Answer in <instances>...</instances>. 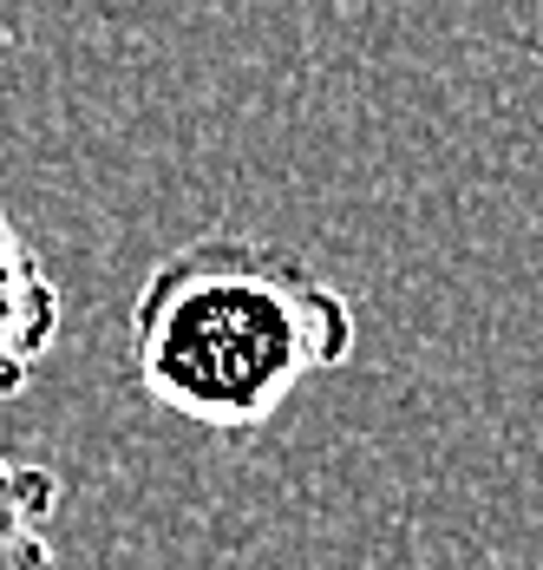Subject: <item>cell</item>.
Returning a JSON list of instances; mask_svg holds the SVG:
<instances>
[{
	"instance_id": "cell-1",
	"label": "cell",
	"mask_w": 543,
	"mask_h": 570,
	"mask_svg": "<svg viewBox=\"0 0 543 570\" xmlns=\"http://www.w3.org/2000/svg\"><path fill=\"white\" fill-rule=\"evenodd\" d=\"M138 394L217 440H256L308 381L354 361L361 315L322 269L256 236H197L138 283Z\"/></svg>"
},
{
	"instance_id": "cell-3",
	"label": "cell",
	"mask_w": 543,
	"mask_h": 570,
	"mask_svg": "<svg viewBox=\"0 0 543 570\" xmlns=\"http://www.w3.org/2000/svg\"><path fill=\"white\" fill-rule=\"evenodd\" d=\"M59 472L0 440V570H59Z\"/></svg>"
},
{
	"instance_id": "cell-2",
	"label": "cell",
	"mask_w": 543,
	"mask_h": 570,
	"mask_svg": "<svg viewBox=\"0 0 543 570\" xmlns=\"http://www.w3.org/2000/svg\"><path fill=\"white\" fill-rule=\"evenodd\" d=\"M66 328L59 283L40 243L0 210V400L27 394Z\"/></svg>"
}]
</instances>
